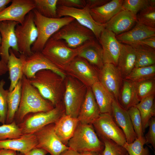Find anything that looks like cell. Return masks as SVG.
<instances>
[{
	"label": "cell",
	"instance_id": "d590c367",
	"mask_svg": "<svg viewBox=\"0 0 155 155\" xmlns=\"http://www.w3.org/2000/svg\"><path fill=\"white\" fill-rule=\"evenodd\" d=\"M136 16V22L155 28V0H151L150 4L139 11Z\"/></svg>",
	"mask_w": 155,
	"mask_h": 155
},
{
	"label": "cell",
	"instance_id": "f907efd6",
	"mask_svg": "<svg viewBox=\"0 0 155 155\" xmlns=\"http://www.w3.org/2000/svg\"><path fill=\"white\" fill-rule=\"evenodd\" d=\"M0 155H17L16 151L13 150L2 149L0 150Z\"/></svg>",
	"mask_w": 155,
	"mask_h": 155
},
{
	"label": "cell",
	"instance_id": "30bf717a",
	"mask_svg": "<svg viewBox=\"0 0 155 155\" xmlns=\"http://www.w3.org/2000/svg\"><path fill=\"white\" fill-rule=\"evenodd\" d=\"M92 124L102 140H111L123 146L126 142L123 132L115 123L110 114L100 113Z\"/></svg>",
	"mask_w": 155,
	"mask_h": 155
},
{
	"label": "cell",
	"instance_id": "74e56055",
	"mask_svg": "<svg viewBox=\"0 0 155 155\" xmlns=\"http://www.w3.org/2000/svg\"><path fill=\"white\" fill-rule=\"evenodd\" d=\"M137 97L139 102L155 94V79L135 83Z\"/></svg>",
	"mask_w": 155,
	"mask_h": 155
},
{
	"label": "cell",
	"instance_id": "7402d4cb",
	"mask_svg": "<svg viewBox=\"0 0 155 155\" xmlns=\"http://www.w3.org/2000/svg\"><path fill=\"white\" fill-rule=\"evenodd\" d=\"M136 22L132 29L116 36L119 42L133 46L144 39L155 36V28Z\"/></svg>",
	"mask_w": 155,
	"mask_h": 155
},
{
	"label": "cell",
	"instance_id": "b9f144b4",
	"mask_svg": "<svg viewBox=\"0 0 155 155\" xmlns=\"http://www.w3.org/2000/svg\"><path fill=\"white\" fill-rule=\"evenodd\" d=\"M134 131L137 138L144 136L140 112L135 106L127 110Z\"/></svg>",
	"mask_w": 155,
	"mask_h": 155
},
{
	"label": "cell",
	"instance_id": "e0dca14e",
	"mask_svg": "<svg viewBox=\"0 0 155 155\" xmlns=\"http://www.w3.org/2000/svg\"><path fill=\"white\" fill-rule=\"evenodd\" d=\"M98 40L102 48L104 63L111 64L117 66L122 44L117 39L115 34L105 28Z\"/></svg>",
	"mask_w": 155,
	"mask_h": 155
},
{
	"label": "cell",
	"instance_id": "f1b7e54d",
	"mask_svg": "<svg viewBox=\"0 0 155 155\" xmlns=\"http://www.w3.org/2000/svg\"><path fill=\"white\" fill-rule=\"evenodd\" d=\"M118 101L122 107L127 110L131 107L135 106L139 102L135 82L123 79Z\"/></svg>",
	"mask_w": 155,
	"mask_h": 155
},
{
	"label": "cell",
	"instance_id": "681fc988",
	"mask_svg": "<svg viewBox=\"0 0 155 155\" xmlns=\"http://www.w3.org/2000/svg\"><path fill=\"white\" fill-rule=\"evenodd\" d=\"M8 71L7 64L0 60V76L5 74Z\"/></svg>",
	"mask_w": 155,
	"mask_h": 155
},
{
	"label": "cell",
	"instance_id": "f6af8a7d",
	"mask_svg": "<svg viewBox=\"0 0 155 155\" xmlns=\"http://www.w3.org/2000/svg\"><path fill=\"white\" fill-rule=\"evenodd\" d=\"M57 6L82 9L86 7L85 0H58Z\"/></svg>",
	"mask_w": 155,
	"mask_h": 155
},
{
	"label": "cell",
	"instance_id": "4dcf8cb0",
	"mask_svg": "<svg viewBox=\"0 0 155 155\" xmlns=\"http://www.w3.org/2000/svg\"><path fill=\"white\" fill-rule=\"evenodd\" d=\"M155 94L143 99L135 106L140 115L144 133L149 126L150 119L155 115Z\"/></svg>",
	"mask_w": 155,
	"mask_h": 155
},
{
	"label": "cell",
	"instance_id": "2e32d148",
	"mask_svg": "<svg viewBox=\"0 0 155 155\" xmlns=\"http://www.w3.org/2000/svg\"><path fill=\"white\" fill-rule=\"evenodd\" d=\"M18 24L15 21L0 22V33L1 37L0 45L1 60L6 64L9 56L10 49L16 53L19 52L15 32L16 27Z\"/></svg>",
	"mask_w": 155,
	"mask_h": 155
},
{
	"label": "cell",
	"instance_id": "603a6c76",
	"mask_svg": "<svg viewBox=\"0 0 155 155\" xmlns=\"http://www.w3.org/2000/svg\"><path fill=\"white\" fill-rule=\"evenodd\" d=\"M37 144L34 134H23L17 138L0 140V150H11L24 154L35 148Z\"/></svg>",
	"mask_w": 155,
	"mask_h": 155
},
{
	"label": "cell",
	"instance_id": "bcb514c9",
	"mask_svg": "<svg viewBox=\"0 0 155 155\" xmlns=\"http://www.w3.org/2000/svg\"><path fill=\"white\" fill-rule=\"evenodd\" d=\"M109 0H85L86 7L89 9L100 7L109 2Z\"/></svg>",
	"mask_w": 155,
	"mask_h": 155
},
{
	"label": "cell",
	"instance_id": "4316f807",
	"mask_svg": "<svg viewBox=\"0 0 155 155\" xmlns=\"http://www.w3.org/2000/svg\"><path fill=\"white\" fill-rule=\"evenodd\" d=\"M136 58L135 48L131 45L122 44L117 66L124 79L135 67Z\"/></svg>",
	"mask_w": 155,
	"mask_h": 155
},
{
	"label": "cell",
	"instance_id": "7dc6e473",
	"mask_svg": "<svg viewBox=\"0 0 155 155\" xmlns=\"http://www.w3.org/2000/svg\"><path fill=\"white\" fill-rule=\"evenodd\" d=\"M137 44L146 46L155 49V36L144 39L138 42Z\"/></svg>",
	"mask_w": 155,
	"mask_h": 155
},
{
	"label": "cell",
	"instance_id": "836d02e7",
	"mask_svg": "<svg viewBox=\"0 0 155 155\" xmlns=\"http://www.w3.org/2000/svg\"><path fill=\"white\" fill-rule=\"evenodd\" d=\"M155 79V65L150 66L134 67L125 79L138 83Z\"/></svg>",
	"mask_w": 155,
	"mask_h": 155
},
{
	"label": "cell",
	"instance_id": "d6986e66",
	"mask_svg": "<svg viewBox=\"0 0 155 155\" xmlns=\"http://www.w3.org/2000/svg\"><path fill=\"white\" fill-rule=\"evenodd\" d=\"M110 114L123 132L127 143H131L137 138L127 110L122 107L115 98L112 102Z\"/></svg>",
	"mask_w": 155,
	"mask_h": 155
},
{
	"label": "cell",
	"instance_id": "816d5d0a",
	"mask_svg": "<svg viewBox=\"0 0 155 155\" xmlns=\"http://www.w3.org/2000/svg\"><path fill=\"white\" fill-rule=\"evenodd\" d=\"M11 0H0V12L2 11L9 3L11 2Z\"/></svg>",
	"mask_w": 155,
	"mask_h": 155
},
{
	"label": "cell",
	"instance_id": "60d3db41",
	"mask_svg": "<svg viewBox=\"0 0 155 155\" xmlns=\"http://www.w3.org/2000/svg\"><path fill=\"white\" fill-rule=\"evenodd\" d=\"M5 83L3 79L0 81V123L3 124L5 123L8 110L7 99L9 91L4 88Z\"/></svg>",
	"mask_w": 155,
	"mask_h": 155
},
{
	"label": "cell",
	"instance_id": "44dd1931",
	"mask_svg": "<svg viewBox=\"0 0 155 155\" xmlns=\"http://www.w3.org/2000/svg\"><path fill=\"white\" fill-rule=\"evenodd\" d=\"M136 22V15L121 9L105 24V28L117 35L127 31Z\"/></svg>",
	"mask_w": 155,
	"mask_h": 155
},
{
	"label": "cell",
	"instance_id": "d6a6232c",
	"mask_svg": "<svg viewBox=\"0 0 155 155\" xmlns=\"http://www.w3.org/2000/svg\"><path fill=\"white\" fill-rule=\"evenodd\" d=\"M132 46L135 48L136 53L135 67L155 65V49L140 44Z\"/></svg>",
	"mask_w": 155,
	"mask_h": 155
},
{
	"label": "cell",
	"instance_id": "1f68e13d",
	"mask_svg": "<svg viewBox=\"0 0 155 155\" xmlns=\"http://www.w3.org/2000/svg\"><path fill=\"white\" fill-rule=\"evenodd\" d=\"M21 90V79L13 89L9 92L7 99L8 110L6 124L10 123L14 121L20 102Z\"/></svg>",
	"mask_w": 155,
	"mask_h": 155
},
{
	"label": "cell",
	"instance_id": "4fadbf2b",
	"mask_svg": "<svg viewBox=\"0 0 155 155\" xmlns=\"http://www.w3.org/2000/svg\"><path fill=\"white\" fill-rule=\"evenodd\" d=\"M89 10L86 7L78 9L57 6V18L64 16L74 18L80 24L90 30L98 40L102 32L105 28V25L95 22L92 17Z\"/></svg>",
	"mask_w": 155,
	"mask_h": 155
},
{
	"label": "cell",
	"instance_id": "3957f363",
	"mask_svg": "<svg viewBox=\"0 0 155 155\" xmlns=\"http://www.w3.org/2000/svg\"><path fill=\"white\" fill-rule=\"evenodd\" d=\"M89 41L78 48H72L64 40L51 37L41 52L56 67L65 72L70 63Z\"/></svg>",
	"mask_w": 155,
	"mask_h": 155
},
{
	"label": "cell",
	"instance_id": "db71d44e",
	"mask_svg": "<svg viewBox=\"0 0 155 155\" xmlns=\"http://www.w3.org/2000/svg\"><path fill=\"white\" fill-rule=\"evenodd\" d=\"M80 155H102V153L86 152L80 153Z\"/></svg>",
	"mask_w": 155,
	"mask_h": 155
},
{
	"label": "cell",
	"instance_id": "9a60e30c",
	"mask_svg": "<svg viewBox=\"0 0 155 155\" xmlns=\"http://www.w3.org/2000/svg\"><path fill=\"white\" fill-rule=\"evenodd\" d=\"M99 81L118 101L123 78L117 66L104 63L98 69Z\"/></svg>",
	"mask_w": 155,
	"mask_h": 155
},
{
	"label": "cell",
	"instance_id": "ee69618b",
	"mask_svg": "<svg viewBox=\"0 0 155 155\" xmlns=\"http://www.w3.org/2000/svg\"><path fill=\"white\" fill-rule=\"evenodd\" d=\"M148 132L144 136L146 144H150L155 149V118L152 117L150 120Z\"/></svg>",
	"mask_w": 155,
	"mask_h": 155
},
{
	"label": "cell",
	"instance_id": "5b68a950",
	"mask_svg": "<svg viewBox=\"0 0 155 155\" xmlns=\"http://www.w3.org/2000/svg\"><path fill=\"white\" fill-rule=\"evenodd\" d=\"M67 145L69 149L79 153H102L104 148L103 142L99 139L92 125L79 123Z\"/></svg>",
	"mask_w": 155,
	"mask_h": 155
},
{
	"label": "cell",
	"instance_id": "9c48e42d",
	"mask_svg": "<svg viewBox=\"0 0 155 155\" xmlns=\"http://www.w3.org/2000/svg\"><path fill=\"white\" fill-rule=\"evenodd\" d=\"M15 32L17 38L19 52L26 56L31 55V46L36 40L38 30L35 24L32 10L26 16L23 22L17 24Z\"/></svg>",
	"mask_w": 155,
	"mask_h": 155
},
{
	"label": "cell",
	"instance_id": "ba28073f",
	"mask_svg": "<svg viewBox=\"0 0 155 155\" xmlns=\"http://www.w3.org/2000/svg\"><path fill=\"white\" fill-rule=\"evenodd\" d=\"M51 37L62 40L72 48H78L96 39L93 32L74 20L62 27Z\"/></svg>",
	"mask_w": 155,
	"mask_h": 155
},
{
	"label": "cell",
	"instance_id": "8992f818",
	"mask_svg": "<svg viewBox=\"0 0 155 155\" xmlns=\"http://www.w3.org/2000/svg\"><path fill=\"white\" fill-rule=\"evenodd\" d=\"M65 90L63 103L65 114L77 118L84 99L87 87L76 79L67 75L65 78Z\"/></svg>",
	"mask_w": 155,
	"mask_h": 155
},
{
	"label": "cell",
	"instance_id": "f35d334b",
	"mask_svg": "<svg viewBox=\"0 0 155 155\" xmlns=\"http://www.w3.org/2000/svg\"><path fill=\"white\" fill-rule=\"evenodd\" d=\"M22 135L20 129L15 121L0 126V140L17 138Z\"/></svg>",
	"mask_w": 155,
	"mask_h": 155
},
{
	"label": "cell",
	"instance_id": "277c9868",
	"mask_svg": "<svg viewBox=\"0 0 155 155\" xmlns=\"http://www.w3.org/2000/svg\"><path fill=\"white\" fill-rule=\"evenodd\" d=\"M32 11L38 32L37 39L31 46L32 53L41 52L47 42L54 34L63 26L75 20L69 16L47 18L41 15L35 9Z\"/></svg>",
	"mask_w": 155,
	"mask_h": 155
},
{
	"label": "cell",
	"instance_id": "d4e9b609",
	"mask_svg": "<svg viewBox=\"0 0 155 155\" xmlns=\"http://www.w3.org/2000/svg\"><path fill=\"white\" fill-rule=\"evenodd\" d=\"M123 1H110L100 7L90 9V14L96 22L105 24L121 9Z\"/></svg>",
	"mask_w": 155,
	"mask_h": 155
},
{
	"label": "cell",
	"instance_id": "8d00e7d4",
	"mask_svg": "<svg viewBox=\"0 0 155 155\" xmlns=\"http://www.w3.org/2000/svg\"><path fill=\"white\" fill-rule=\"evenodd\" d=\"M146 142L145 137L144 136L137 138L131 143L126 142L123 146L129 155H150L148 148L147 147H144Z\"/></svg>",
	"mask_w": 155,
	"mask_h": 155
},
{
	"label": "cell",
	"instance_id": "ac0fdd59",
	"mask_svg": "<svg viewBox=\"0 0 155 155\" xmlns=\"http://www.w3.org/2000/svg\"><path fill=\"white\" fill-rule=\"evenodd\" d=\"M11 5L0 12V22L13 21L19 24L35 8L33 0H12Z\"/></svg>",
	"mask_w": 155,
	"mask_h": 155
},
{
	"label": "cell",
	"instance_id": "52a82bcc",
	"mask_svg": "<svg viewBox=\"0 0 155 155\" xmlns=\"http://www.w3.org/2000/svg\"><path fill=\"white\" fill-rule=\"evenodd\" d=\"M65 113L64 107L61 101L50 111L27 115L24 118L26 119L18 125L23 134H34L44 127L55 123Z\"/></svg>",
	"mask_w": 155,
	"mask_h": 155
},
{
	"label": "cell",
	"instance_id": "f5cc1de1",
	"mask_svg": "<svg viewBox=\"0 0 155 155\" xmlns=\"http://www.w3.org/2000/svg\"><path fill=\"white\" fill-rule=\"evenodd\" d=\"M61 155H80V154L75 151L69 149L63 152Z\"/></svg>",
	"mask_w": 155,
	"mask_h": 155
},
{
	"label": "cell",
	"instance_id": "7c38bea8",
	"mask_svg": "<svg viewBox=\"0 0 155 155\" xmlns=\"http://www.w3.org/2000/svg\"><path fill=\"white\" fill-rule=\"evenodd\" d=\"M37 140L36 148L43 149L51 155H61L69 148L63 144L56 134L54 123L48 125L34 133Z\"/></svg>",
	"mask_w": 155,
	"mask_h": 155
},
{
	"label": "cell",
	"instance_id": "e575fe53",
	"mask_svg": "<svg viewBox=\"0 0 155 155\" xmlns=\"http://www.w3.org/2000/svg\"><path fill=\"white\" fill-rule=\"evenodd\" d=\"M35 8L42 16L49 18H57L58 0H33Z\"/></svg>",
	"mask_w": 155,
	"mask_h": 155
},
{
	"label": "cell",
	"instance_id": "6f0895ef",
	"mask_svg": "<svg viewBox=\"0 0 155 155\" xmlns=\"http://www.w3.org/2000/svg\"><path fill=\"white\" fill-rule=\"evenodd\" d=\"M127 155H129L128 154V153H127Z\"/></svg>",
	"mask_w": 155,
	"mask_h": 155
},
{
	"label": "cell",
	"instance_id": "f546056e",
	"mask_svg": "<svg viewBox=\"0 0 155 155\" xmlns=\"http://www.w3.org/2000/svg\"><path fill=\"white\" fill-rule=\"evenodd\" d=\"M100 113H111L114 96L99 81L91 87Z\"/></svg>",
	"mask_w": 155,
	"mask_h": 155
},
{
	"label": "cell",
	"instance_id": "7bdbcfd3",
	"mask_svg": "<svg viewBox=\"0 0 155 155\" xmlns=\"http://www.w3.org/2000/svg\"><path fill=\"white\" fill-rule=\"evenodd\" d=\"M151 0H124L122 9L137 15L139 11L148 6Z\"/></svg>",
	"mask_w": 155,
	"mask_h": 155
},
{
	"label": "cell",
	"instance_id": "7a4b0ae2",
	"mask_svg": "<svg viewBox=\"0 0 155 155\" xmlns=\"http://www.w3.org/2000/svg\"><path fill=\"white\" fill-rule=\"evenodd\" d=\"M21 81V100L15 116L19 123L29 114L48 111L54 107L49 101L43 97L24 75Z\"/></svg>",
	"mask_w": 155,
	"mask_h": 155
},
{
	"label": "cell",
	"instance_id": "5bb4252c",
	"mask_svg": "<svg viewBox=\"0 0 155 155\" xmlns=\"http://www.w3.org/2000/svg\"><path fill=\"white\" fill-rule=\"evenodd\" d=\"M43 69L51 70L64 78L67 75L65 72L52 63L41 52L32 53L30 56H25L23 61V71L24 75L27 78L30 79L37 72Z\"/></svg>",
	"mask_w": 155,
	"mask_h": 155
},
{
	"label": "cell",
	"instance_id": "83f0119b",
	"mask_svg": "<svg viewBox=\"0 0 155 155\" xmlns=\"http://www.w3.org/2000/svg\"><path fill=\"white\" fill-rule=\"evenodd\" d=\"M78 56L86 59L98 69H101L104 64L102 48L96 39L89 41Z\"/></svg>",
	"mask_w": 155,
	"mask_h": 155
},
{
	"label": "cell",
	"instance_id": "8fae6325",
	"mask_svg": "<svg viewBox=\"0 0 155 155\" xmlns=\"http://www.w3.org/2000/svg\"><path fill=\"white\" fill-rule=\"evenodd\" d=\"M67 75L79 80L87 87L99 82L98 69L85 59L78 56L65 71Z\"/></svg>",
	"mask_w": 155,
	"mask_h": 155
},
{
	"label": "cell",
	"instance_id": "cb8c5ba5",
	"mask_svg": "<svg viewBox=\"0 0 155 155\" xmlns=\"http://www.w3.org/2000/svg\"><path fill=\"white\" fill-rule=\"evenodd\" d=\"M77 118L66 115L65 113L54 123L55 132L59 139L67 146L73 136L79 123Z\"/></svg>",
	"mask_w": 155,
	"mask_h": 155
},
{
	"label": "cell",
	"instance_id": "6da1fadb",
	"mask_svg": "<svg viewBox=\"0 0 155 155\" xmlns=\"http://www.w3.org/2000/svg\"><path fill=\"white\" fill-rule=\"evenodd\" d=\"M45 99L55 107L62 101L65 90V78L49 69L37 72L29 79Z\"/></svg>",
	"mask_w": 155,
	"mask_h": 155
},
{
	"label": "cell",
	"instance_id": "9f6ffc18",
	"mask_svg": "<svg viewBox=\"0 0 155 155\" xmlns=\"http://www.w3.org/2000/svg\"><path fill=\"white\" fill-rule=\"evenodd\" d=\"M17 155H22V154L21 153H18L17 154Z\"/></svg>",
	"mask_w": 155,
	"mask_h": 155
},
{
	"label": "cell",
	"instance_id": "c3c4849f",
	"mask_svg": "<svg viewBox=\"0 0 155 155\" xmlns=\"http://www.w3.org/2000/svg\"><path fill=\"white\" fill-rule=\"evenodd\" d=\"M48 153L45 150L41 148H34L22 155H46Z\"/></svg>",
	"mask_w": 155,
	"mask_h": 155
},
{
	"label": "cell",
	"instance_id": "ffe728a7",
	"mask_svg": "<svg viewBox=\"0 0 155 155\" xmlns=\"http://www.w3.org/2000/svg\"><path fill=\"white\" fill-rule=\"evenodd\" d=\"M100 113L91 87H87L85 96L78 117L80 123L92 124Z\"/></svg>",
	"mask_w": 155,
	"mask_h": 155
},
{
	"label": "cell",
	"instance_id": "484cf974",
	"mask_svg": "<svg viewBox=\"0 0 155 155\" xmlns=\"http://www.w3.org/2000/svg\"><path fill=\"white\" fill-rule=\"evenodd\" d=\"M9 56L7 65L10 81L8 90L10 92L15 88L24 75L23 63L24 59L26 55L20 54L19 57H18L11 49H9Z\"/></svg>",
	"mask_w": 155,
	"mask_h": 155
},
{
	"label": "cell",
	"instance_id": "ab89813d",
	"mask_svg": "<svg viewBox=\"0 0 155 155\" xmlns=\"http://www.w3.org/2000/svg\"><path fill=\"white\" fill-rule=\"evenodd\" d=\"M104 145L102 155H127V152L124 147L112 140H102Z\"/></svg>",
	"mask_w": 155,
	"mask_h": 155
},
{
	"label": "cell",
	"instance_id": "11a10c76",
	"mask_svg": "<svg viewBox=\"0 0 155 155\" xmlns=\"http://www.w3.org/2000/svg\"><path fill=\"white\" fill-rule=\"evenodd\" d=\"M1 34L0 33V45H1Z\"/></svg>",
	"mask_w": 155,
	"mask_h": 155
}]
</instances>
